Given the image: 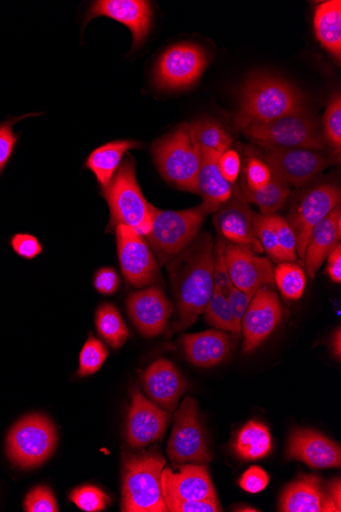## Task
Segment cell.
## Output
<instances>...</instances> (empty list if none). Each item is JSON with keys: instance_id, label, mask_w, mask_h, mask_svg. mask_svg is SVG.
Returning a JSON list of instances; mask_svg holds the SVG:
<instances>
[{"instance_id": "1", "label": "cell", "mask_w": 341, "mask_h": 512, "mask_svg": "<svg viewBox=\"0 0 341 512\" xmlns=\"http://www.w3.org/2000/svg\"><path fill=\"white\" fill-rule=\"evenodd\" d=\"M214 246L204 235L167 263L178 307L174 332L191 327L209 304L215 290Z\"/></svg>"}, {"instance_id": "2", "label": "cell", "mask_w": 341, "mask_h": 512, "mask_svg": "<svg viewBox=\"0 0 341 512\" xmlns=\"http://www.w3.org/2000/svg\"><path fill=\"white\" fill-rule=\"evenodd\" d=\"M305 109L302 92L289 82L271 75H255L240 91L235 127L266 123Z\"/></svg>"}, {"instance_id": "3", "label": "cell", "mask_w": 341, "mask_h": 512, "mask_svg": "<svg viewBox=\"0 0 341 512\" xmlns=\"http://www.w3.org/2000/svg\"><path fill=\"white\" fill-rule=\"evenodd\" d=\"M166 459L156 449L123 455L122 511L166 512L162 472Z\"/></svg>"}, {"instance_id": "4", "label": "cell", "mask_w": 341, "mask_h": 512, "mask_svg": "<svg viewBox=\"0 0 341 512\" xmlns=\"http://www.w3.org/2000/svg\"><path fill=\"white\" fill-rule=\"evenodd\" d=\"M206 204L182 211H165L151 205L152 229L148 237L159 266L167 264L197 239L207 216Z\"/></svg>"}, {"instance_id": "5", "label": "cell", "mask_w": 341, "mask_h": 512, "mask_svg": "<svg viewBox=\"0 0 341 512\" xmlns=\"http://www.w3.org/2000/svg\"><path fill=\"white\" fill-rule=\"evenodd\" d=\"M103 194L111 211L110 228L126 225L141 236L150 234L151 204L145 200L139 188L132 158L120 165L111 182L103 188Z\"/></svg>"}, {"instance_id": "6", "label": "cell", "mask_w": 341, "mask_h": 512, "mask_svg": "<svg viewBox=\"0 0 341 512\" xmlns=\"http://www.w3.org/2000/svg\"><path fill=\"white\" fill-rule=\"evenodd\" d=\"M153 154L167 182L179 190L199 195L200 150L193 141L190 124L180 125L172 134L157 142Z\"/></svg>"}, {"instance_id": "7", "label": "cell", "mask_w": 341, "mask_h": 512, "mask_svg": "<svg viewBox=\"0 0 341 512\" xmlns=\"http://www.w3.org/2000/svg\"><path fill=\"white\" fill-rule=\"evenodd\" d=\"M258 145L281 149L324 151L326 143L315 121L303 109L242 130Z\"/></svg>"}, {"instance_id": "8", "label": "cell", "mask_w": 341, "mask_h": 512, "mask_svg": "<svg viewBox=\"0 0 341 512\" xmlns=\"http://www.w3.org/2000/svg\"><path fill=\"white\" fill-rule=\"evenodd\" d=\"M57 431L43 415H28L15 425L8 436L7 453L10 460L23 469L38 467L54 453Z\"/></svg>"}, {"instance_id": "9", "label": "cell", "mask_w": 341, "mask_h": 512, "mask_svg": "<svg viewBox=\"0 0 341 512\" xmlns=\"http://www.w3.org/2000/svg\"><path fill=\"white\" fill-rule=\"evenodd\" d=\"M167 453L174 463L204 464L212 460L198 411V402L186 397L174 415Z\"/></svg>"}, {"instance_id": "10", "label": "cell", "mask_w": 341, "mask_h": 512, "mask_svg": "<svg viewBox=\"0 0 341 512\" xmlns=\"http://www.w3.org/2000/svg\"><path fill=\"white\" fill-rule=\"evenodd\" d=\"M249 150L290 186L298 189L314 181L330 165V159L321 151L262 145Z\"/></svg>"}, {"instance_id": "11", "label": "cell", "mask_w": 341, "mask_h": 512, "mask_svg": "<svg viewBox=\"0 0 341 512\" xmlns=\"http://www.w3.org/2000/svg\"><path fill=\"white\" fill-rule=\"evenodd\" d=\"M340 200L341 193L337 185L322 183L306 192L289 211L285 219L296 236L301 264L313 228L340 205Z\"/></svg>"}, {"instance_id": "12", "label": "cell", "mask_w": 341, "mask_h": 512, "mask_svg": "<svg viewBox=\"0 0 341 512\" xmlns=\"http://www.w3.org/2000/svg\"><path fill=\"white\" fill-rule=\"evenodd\" d=\"M257 216L235 182L230 200L214 213L213 222L226 242L262 254L264 250L256 232Z\"/></svg>"}, {"instance_id": "13", "label": "cell", "mask_w": 341, "mask_h": 512, "mask_svg": "<svg viewBox=\"0 0 341 512\" xmlns=\"http://www.w3.org/2000/svg\"><path fill=\"white\" fill-rule=\"evenodd\" d=\"M207 64V55L200 46L174 45L162 55L157 64L156 84L170 90L187 88L201 78Z\"/></svg>"}, {"instance_id": "14", "label": "cell", "mask_w": 341, "mask_h": 512, "mask_svg": "<svg viewBox=\"0 0 341 512\" xmlns=\"http://www.w3.org/2000/svg\"><path fill=\"white\" fill-rule=\"evenodd\" d=\"M115 232L120 266L126 281L137 289L156 282L159 265L143 236L126 225L117 226Z\"/></svg>"}, {"instance_id": "15", "label": "cell", "mask_w": 341, "mask_h": 512, "mask_svg": "<svg viewBox=\"0 0 341 512\" xmlns=\"http://www.w3.org/2000/svg\"><path fill=\"white\" fill-rule=\"evenodd\" d=\"M282 314L275 292L268 287L259 289L241 321L243 352L250 353L265 342L278 327Z\"/></svg>"}, {"instance_id": "16", "label": "cell", "mask_w": 341, "mask_h": 512, "mask_svg": "<svg viewBox=\"0 0 341 512\" xmlns=\"http://www.w3.org/2000/svg\"><path fill=\"white\" fill-rule=\"evenodd\" d=\"M224 255L233 287L254 296L262 287L274 285V270L268 258L230 243L226 244Z\"/></svg>"}, {"instance_id": "17", "label": "cell", "mask_w": 341, "mask_h": 512, "mask_svg": "<svg viewBox=\"0 0 341 512\" xmlns=\"http://www.w3.org/2000/svg\"><path fill=\"white\" fill-rule=\"evenodd\" d=\"M171 414L146 399L135 388L127 422V440L132 448L139 449L160 439L166 433Z\"/></svg>"}, {"instance_id": "18", "label": "cell", "mask_w": 341, "mask_h": 512, "mask_svg": "<svg viewBox=\"0 0 341 512\" xmlns=\"http://www.w3.org/2000/svg\"><path fill=\"white\" fill-rule=\"evenodd\" d=\"M127 311L136 329L152 338L166 331L173 306L161 288L152 287L132 294Z\"/></svg>"}, {"instance_id": "19", "label": "cell", "mask_w": 341, "mask_h": 512, "mask_svg": "<svg viewBox=\"0 0 341 512\" xmlns=\"http://www.w3.org/2000/svg\"><path fill=\"white\" fill-rule=\"evenodd\" d=\"M102 16L125 25L132 33L133 48H136L150 33L153 12L151 4L144 0H100L89 9L85 24Z\"/></svg>"}, {"instance_id": "20", "label": "cell", "mask_w": 341, "mask_h": 512, "mask_svg": "<svg viewBox=\"0 0 341 512\" xmlns=\"http://www.w3.org/2000/svg\"><path fill=\"white\" fill-rule=\"evenodd\" d=\"M287 456L300 460L312 469L340 468L338 444L312 430H297L288 440Z\"/></svg>"}, {"instance_id": "21", "label": "cell", "mask_w": 341, "mask_h": 512, "mask_svg": "<svg viewBox=\"0 0 341 512\" xmlns=\"http://www.w3.org/2000/svg\"><path fill=\"white\" fill-rule=\"evenodd\" d=\"M178 472L166 469L162 472L164 496L183 500L216 499L217 494L204 464H185Z\"/></svg>"}, {"instance_id": "22", "label": "cell", "mask_w": 341, "mask_h": 512, "mask_svg": "<svg viewBox=\"0 0 341 512\" xmlns=\"http://www.w3.org/2000/svg\"><path fill=\"white\" fill-rule=\"evenodd\" d=\"M142 384L146 394L162 409L172 412L186 383L176 366L166 359H160L145 370Z\"/></svg>"}, {"instance_id": "23", "label": "cell", "mask_w": 341, "mask_h": 512, "mask_svg": "<svg viewBox=\"0 0 341 512\" xmlns=\"http://www.w3.org/2000/svg\"><path fill=\"white\" fill-rule=\"evenodd\" d=\"M279 510L283 512H339L340 510L323 489L320 477L309 475L288 485L280 497Z\"/></svg>"}, {"instance_id": "24", "label": "cell", "mask_w": 341, "mask_h": 512, "mask_svg": "<svg viewBox=\"0 0 341 512\" xmlns=\"http://www.w3.org/2000/svg\"><path fill=\"white\" fill-rule=\"evenodd\" d=\"M341 208L338 205L312 230L306 246L303 265L310 278H314L329 253L340 244Z\"/></svg>"}, {"instance_id": "25", "label": "cell", "mask_w": 341, "mask_h": 512, "mask_svg": "<svg viewBox=\"0 0 341 512\" xmlns=\"http://www.w3.org/2000/svg\"><path fill=\"white\" fill-rule=\"evenodd\" d=\"M199 147V146H198ZM201 165L198 176V192L215 213L232 196L233 184L227 181L219 168L222 154L200 148Z\"/></svg>"}, {"instance_id": "26", "label": "cell", "mask_w": 341, "mask_h": 512, "mask_svg": "<svg viewBox=\"0 0 341 512\" xmlns=\"http://www.w3.org/2000/svg\"><path fill=\"white\" fill-rule=\"evenodd\" d=\"M182 343L189 362L203 368L222 363L231 350L230 338L222 331L184 335Z\"/></svg>"}, {"instance_id": "27", "label": "cell", "mask_w": 341, "mask_h": 512, "mask_svg": "<svg viewBox=\"0 0 341 512\" xmlns=\"http://www.w3.org/2000/svg\"><path fill=\"white\" fill-rule=\"evenodd\" d=\"M314 29L320 44L339 63L341 59L340 0H328L316 8Z\"/></svg>"}, {"instance_id": "28", "label": "cell", "mask_w": 341, "mask_h": 512, "mask_svg": "<svg viewBox=\"0 0 341 512\" xmlns=\"http://www.w3.org/2000/svg\"><path fill=\"white\" fill-rule=\"evenodd\" d=\"M139 147L138 143L130 141L109 143L90 154L86 167L94 173L97 181L105 188L120 167L124 155Z\"/></svg>"}, {"instance_id": "29", "label": "cell", "mask_w": 341, "mask_h": 512, "mask_svg": "<svg viewBox=\"0 0 341 512\" xmlns=\"http://www.w3.org/2000/svg\"><path fill=\"white\" fill-rule=\"evenodd\" d=\"M240 190L249 203L258 206L261 215L276 214L291 194V186L273 171L271 181L264 189L251 191L241 179Z\"/></svg>"}, {"instance_id": "30", "label": "cell", "mask_w": 341, "mask_h": 512, "mask_svg": "<svg viewBox=\"0 0 341 512\" xmlns=\"http://www.w3.org/2000/svg\"><path fill=\"white\" fill-rule=\"evenodd\" d=\"M233 447L241 459H262L272 449L270 432L263 424L252 421L239 431Z\"/></svg>"}, {"instance_id": "31", "label": "cell", "mask_w": 341, "mask_h": 512, "mask_svg": "<svg viewBox=\"0 0 341 512\" xmlns=\"http://www.w3.org/2000/svg\"><path fill=\"white\" fill-rule=\"evenodd\" d=\"M97 332L113 348H120L129 338V331L118 311L112 304H104L96 311Z\"/></svg>"}, {"instance_id": "32", "label": "cell", "mask_w": 341, "mask_h": 512, "mask_svg": "<svg viewBox=\"0 0 341 512\" xmlns=\"http://www.w3.org/2000/svg\"><path fill=\"white\" fill-rule=\"evenodd\" d=\"M194 143L200 148L223 154L232 144L231 136L212 120H199L190 124Z\"/></svg>"}, {"instance_id": "33", "label": "cell", "mask_w": 341, "mask_h": 512, "mask_svg": "<svg viewBox=\"0 0 341 512\" xmlns=\"http://www.w3.org/2000/svg\"><path fill=\"white\" fill-rule=\"evenodd\" d=\"M274 283L285 299L300 300L307 284L306 272L296 262L279 263L274 269Z\"/></svg>"}, {"instance_id": "34", "label": "cell", "mask_w": 341, "mask_h": 512, "mask_svg": "<svg viewBox=\"0 0 341 512\" xmlns=\"http://www.w3.org/2000/svg\"><path fill=\"white\" fill-rule=\"evenodd\" d=\"M206 321L219 331L231 332L239 335L227 297L215 288L214 293L205 310Z\"/></svg>"}, {"instance_id": "35", "label": "cell", "mask_w": 341, "mask_h": 512, "mask_svg": "<svg viewBox=\"0 0 341 512\" xmlns=\"http://www.w3.org/2000/svg\"><path fill=\"white\" fill-rule=\"evenodd\" d=\"M323 138L340 155L341 150V98L339 93L330 100L323 117Z\"/></svg>"}, {"instance_id": "36", "label": "cell", "mask_w": 341, "mask_h": 512, "mask_svg": "<svg viewBox=\"0 0 341 512\" xmlns=\"http://www.w3.org/2000/svg\"><path fill=\"white\" fill-rule=\"evenodd\" d=\"M268 216L276 234L281 263L296 262L299 256L294 231H292L284 217L277 214H270Z\"/></svg>"}, {"instance_id": "37", "label": "cell", "mask_w": 341, "mask_h": 512, "mask_svg": "<svg viewBox=\"0 0 341 512\" xmlns=\"http://www.w3.org/2000/svg\"><path fill=\"white\" fill-rule=\"evenodd\" d=\"M108 356L107 347L100 340L90 336L80 353L78 375L87 377L95 374L103 366Z\"/></svg>"}, {"instance_id": "38", "label": "cell", "mask_w": 341, "mask_h": 512, "mask_svg": "<svg viewBox=\"0 0 341 512\" xmlns=\"http://www.w3.org/2000/svg\"><path fill=\"white\" fill-rule=\"evenodd\" d=\"M247 156V166L243 169L241 179L245 181L251 191L257 192L269 184L272 178V170L249 149L247 150Z\"/></svg>"}, {"instance_id": "39", "label": "cell", "mask_w": 341, "mask_h": 512, "mask_svg": "<svg viewBox=\"0 0 341 512\" xmlns=\"http://www.w3.org/2000/svg\"><path fill=\"white\" fill-rule=\"evenodd\" d=\"M69 499L80 509L87 512L104 510L110 503V497L94 486H83L75 489Z\"/></svg>"}, {"instance_id": "40", "label": "cell", "mask_w": 341, "mask_h": 512, "mask_svg": "<svg viewBox=\"0 0 341 512\" xmlns=\"http://www.w3.org/2000/svg\"><path fill=\"white\" fill-rule=\"evenodd\" d=\"M167 511L171 512H220L223 511L218 498L207 500H183L164 496Z\"/></svg>"}, {"instance_id": "41", "label": "cell", "mask_w": 341, "mask_h": 512, "mask_svg": "<svg viewBox=\"0 0 341 512\" xmlns=\"http://www.w3.org/2000/svg\"><path fill=\"white\" fill-rule=\"evenodd\" d=\"M25 511L57 512L59 511V506L52 490L46 486H39L27 495Z\"/></svg>"}, {"instance_id": "42", "label": "cell", "mask_w": 341, "mask_h": 512, "mask_svg": "<svg viewBox=\"0 0 341 512\" xmlns=\"http://www.w3.org/2000/svg\"><path fill=\"white\" fill-rule=\"evenodd\" d=\"M226 244L227 242L219 236L214 246L215 288L220 290L225 296H227L230 288L232 287L224 255Z\"/></svg>"}, {"instance_id": "43", "label": "cell", "mask_w": 341, "mask_h": 512, "mask_svg": "<svg viewBox=\"0 0 341 512\" xmlns=\"http://www.w3.org/2000/svg\"><path fill=\"white\" fill-rule=\"evenodd\" d=\"M26 117L24 116L17 119H12L3 124H0V174H2L5 167L7 166L18 142V136L13 131V126L18 120Z\"/></svg>"}, {"instance_id": "44", "label": "cell", "mask_w": 341, "mask_h": 512, "mask_svg": "<svg viewBox=\"0 0 341 512\" xmlns=\"http://www.w3.org/2000/svg\"><path fill=\"white\" fill-rule=\"evenodd\" d=\"M226 297H227L228 303L230 305V309H231L236 327L241 332V321H242L243 316H245V313L251 303L253 296L249 295L245 292H242L232 286Z\"/></svg>"}, {"instance_id": "45", "label": "cell", "mask_w": 341, "mask_h": 512, "mask_svg": "<svg viewBox=\"0 0 341 512\" xmlns=\"http://www.w3.org/2000/svg\"><path fill=\"white\" fill-rule=\"evenodd\" d=\"M269 484L268 474L260 467H252L242 475L239 485L246 492L257 494Z\"/></svg>"}, {"instance_id": "46", "label": "cell", "mask_w": 341, "mask_h": 512, "mask_svg": "<svg viewBox=\"0 0 341 512\" xmlns=\"http://www.w3.org/2000/svg\"><path fill=\"white\" fill-rule=\"evenodd\" d=\"M11 245L16 254L28 260H32L42 253V246L31 235L17 234L12 238Z\"/></svg>"}, {"instance_id": "47", "label": "cell", "mask_w": 341, "mask_h": 512, "mask_svg": "<svg viewBox=\"0 0 341 512\" xmlns=\"http://www.w3.org/2000/svg\"><path fill=\"white\" fill-rule=\"evenodd\" d=\"M120 286V277L116 270L105 267L95 273L94 287L97 292L104 295H112Z\"/></svg>"}, {"instance_id": "48", "label": "cell", "mask_w": 341, "mask_h": 512, "mask_svg": "<svg viewBox=\"0 0 341 512\" xmlns=\"http://www.w3.org/2000/svg\"><path fill=\"white\" fill-rule=\"evenodd\" d=\"M240 157L234 150H227L219 159V168L224 178L235 183L240 173Z\"/></svg>"}, {"instance_id": "49", "label": "cell", "mask_w": 341, "mask_h": 512, "mask_svg": "<svg viewBox=\"0 0 341 512\" xmlns=\"http://www.w3.org/2000/svg\"><path fill=\"white\" fill-rule=\"evenodd\" d=\"M327 272L331 281L341 283V245L338 244L327 257Z\"/></svg>"}, {"instance_id": "50", "label": "cell", "mask_w": 341, "mask_h": 512, "mask_svg": "<svg viewBox=\"0 0 341 512\" xmlns=\"http://www.w3.org/2000/svg\"><path fill=\"white\" fill-rule=\"evenodd\" d=\"M329 497L332 499L337 508L341 511V484L340 480H333L326 489Z\"/></svg>"}, {"instance_id": "51", "label": "cell", "mask_w": 341, "mask_h": 512, "mask_svg": "<svg viewBox=\"0 0 341 512\" xmlns=\"http://www.w3.org/2000/svg\"><path fill=\"white\" fill-rule=\"evenodd\" d=\"M332 352L334 356L339 360L341 357V332L340 329H338L332 339L331 343Z\"/></svg>"}, {"instance_id": "52", "label": "cell", "mask_w": 341, "mask_h": 512, "mask_svg": "<svg viewBox=\"0 0 341 512\" xmlns=\"http://www.w3.org/2000/svg\"><path fill=\"white\" fill-rule=\"evenodd\" d=\"M236 511H259L255 508H249V507H243V508H238Z\"/></svg>"}]
</instances>
